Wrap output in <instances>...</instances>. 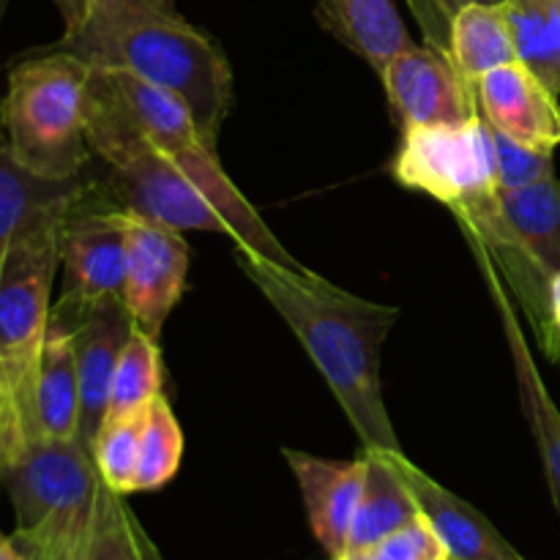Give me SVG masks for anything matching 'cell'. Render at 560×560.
Masks as SVG:
<instances>
[{
    "label": "cell",
    "mask_w": 560,
    "mask_h": 560,
    "mask_svg": "<svg viewBox=\"0 0 560 560\" xmlns=\"http://www.w3.org/2000/svg\"><path fill=\"white\" fill-rule=\"evenodd\" d=\"M235 262L304 345L364 448H402L381 388V350L399 312L244 246H235Z\"/></svg>",
    "instance_id": "1"
},
{
    "label": "cell",
    "mask_w": 560,
    "mask_h": 560,
    "mask_svg": "<svg viewBox=\"0 0 560 560\" xmlns=\"http://www.w3.org/2000/svg\"><path fill=\"white\" fill-rule=\"evenodd\" d=\"M55 47L69 49L91 66L124 69L148 85L178 98L208 142L233 104V71L222 47L186 22L178 11H107Z\"/></svg>",
    "instance_id": "2"
},
{
    "label": "cell",
    "mask_w": 560,
    "mask_h": 560,
    "mask_svg": "<svg viewBox=\"0 0 560 560\" xmlns=\"http://www.w3.org/2000/svg\"><path fill=\"white\" fill-rule=\"evenodd\" d=\"M85 135L91 153L107 167V180L98 186L120 211L156 219L180 233L197 230L233 238L222 211L156 145L104 66H91Z\"/></svg>",
    "instance_id": "3"
},
{
    "label": "cell",
    "mask_w": 560,
    "mask_h": 560,
    "mask_svg": "<svg viewBox=\"0 0 560 560\" xmlns=\"http://www.w3.org/2000/svg\"><path fill=\"white\" fill-rule=\"evenodd\" d=\"M69 208L22 230L0 257V470L36 438L33 386L52 320L60 228Z\"/></svg>",
    "instance_id": "4"
},
{
    "label": "cell",
    "mask_w": 560,
    "mask_h": 560,
    "mask_svg": "<svg viewBox=\"0 0 560 560\" xmlns=\"http://www.w3.org/2000/svg\"><path fill=\"white\" fill-rule=\"evenodd\" d=\"M91 63L52 47L11 66L0 98V126L11 156L38 178L85 175L93 153L85 135Z\"/></svg>",
    "instance_id": "5"
},
{
    "label": "cell",
    "mask_w": 560,
    "mask_h": 560,
    "mask_svg": "<svg viewBox=\"0 0 560 560\" xmlns=\"http://www.w3.org/2000/svg\"><path fill=\"white\" fill-rule=\"evenodd\" d=\"M25 560H80L96 520L102 476L80 438H33L0 470Z\"/></svg>",
    "instance_id": "6"
},
{
    "label": "cell",
    "mask_w": 560,
    "mask_h": 560,
    "mask_svg": "<svg viewBox=\"0 0 560 560\" xmlns=\"http://www.w3.org/2000/svg\"><path fill=\"white\" fill-rule=\"evenodd\" d=\"M104 69H107V66H104ZM109 71H113L115 82H118L120 93L126 96L129 107L135 109L137 120L145 126V131L156 140V145L162 148V151L173 159V164H178L180 173H184L191 184L200 186L202 195L222 211V217L228 219L230 228H233L235 246H244V249L255 252V255L266 257V260L271 262H279V266L284 268H293V271H310L304 262L295 260V257L279 244V238L271 233V228L262 222L260 213H257L255 208H252V202L241 195L238 186L228 178L222 162H219L217 145L200 135V129L195 126L191 115L180 107L178 98L159 91V88L148 85L140 77L129 74V71L124 69Z\"/></svg>",
    "instance_id": "7"
},
{
    "label": "cell",
    "mask_w": 560,
    "mask_h": 560,
    "mask_svg": "<svg viewBox=\"0 0 560 560\" xmlns=\"http://www.w3.org/2000/svg\"><path fill=\"white\" fill-rule=\"evenodd\" d=\"M394 175L402 186L430 195L454 213L495 197L501 184L492 126L479 113L465 124L419 126L402 131Z\"/></svg>",
    "instance_id": "8"
},
{
    "label": "cell",
    "mask_w": 560,
    "mask_h": 560,
    "mask_svg": "<svg viewBox=\"0 0 560 560\" xmlns=\"http://www.w3.org/2000/svg\"><path fill=\"white\" fill-rule=\"evenodd\" d=\"M63 293L58 306H85L124 301L126 222L124 211L104 195L96 180L69 208L60 228Z\"/></svg>",
    "instance_id": "9"
},
{
    "label": "cell",
    "mask_w": 560,
    "mask_h": 560,
    "mask_svg": "<svg viewBox=\"0 0 560 560\" xmlns=\"http://www.w3.org/2000/svg\"><path fill=\"white\" fill-rule=\"evenodd\" d=\"M126 282L124 306L135 328L159 339L170 312L186 290L189 244L180 230L140 213L124 211Z\"/></svg>",
    "instance_id": "10"
},
{
    "label": "cell",
    "mask_w": 560,
    "mask_h": 560,
    "mask_svg": "<svg viewBox=\"0 0 560 560\" xmlns=\"http://www.w3.org/2000/svg\"><path fill=\"white\" fill-rule=\"evenodd\" d=\"M402 131L419 126L465 124L479 115L476 85H470L443 47L410 44L377 74Z\"/></svg>",
    "instance_id": "11"
},
{
    "label": "cell",
    "mask_w": 560,
    "mask_h": 560,
    "mask_svg": "<svg viewBox=\"0 0 560 560\" xmlns=\"http://www.w3.org/2000/svg\"><path fill=\"white\" fill-rule=\"evenodd\" d=\"M52 315L69 326L74 339L77 375H80V441L91 448L107 416L115 370L124 345L135 331V320L126 312L124 301H107L85 310L55 304Z\"/></svg>",
    "instance_id": "12"
},
{
    "label": "cell",
    "mask_w": 560,
    "mask_h": 560,
    "mask_svg": "<svg viewBox=\"0 0 560 560\" xmlns=\"http://www.w3.org/2000/svg\"><path fill=\"white\" fill-rule=\"evenodd\" d=\"M282 454L299 481L312 534L328 556H342L350 545L355 512L364 492V454L350 463L315 457V454L293 452V448H284Z\"/></svg>",
    "instance_id": "13"
},
{
    "label": "cell",
    "mask_w": 560,
    "mask_h": 560,
    "mask_svg": "<svg viewBox=\"0 0 560 560\" xmlns=\"http://www.w3.org/2000/svg\"><path fill=\"white\" fill-rule=\"evenodd\" d=\"M476 98L487 124L501 135L550 153L560 145L558 96L520 60L487 71L476 82Z\"/></svg>",
    "instance_id": "14"
},
{
    "label": "cell",
    "mask_w": 560,
    "mask_h": 560,
    "mask_svg": "<svg viewBox=\"0 0 560 560\" xmlns=\"http://www.w3.org/2000/svg\"><path fill=\"white\" fill-rule=\"evenodd\" d=\"M394 465H397L399 476L408 485L410 495H413L419 514L427 520L432 530H435L438 539L446 547L448 558L452 560H525L501 536V530H495V525L474 509L470 503H465L463 498H457L454 492H448L446 487L438 485L432 476H427L419 465L410 463L402 454V448H394L392 452Z\"/></svg>",
    "instance_id": "15"
},
{
    "label": "cell",
    "mask_w": 560,
    "mask_h": 560,
    "mask_svg": "<svg viewBox=\"0 0 560 560\" xmlns=\"http://www.w3.org/2000/svg\"><path fill=\"white\" fill-rule=\"evenodd\" d=\"M481 266H485L487 284H490L492 290V299H495L498 315H501V323H503V334H506L509 350H512L523 416L525 421H528L536 446H539L547 487H550L552 503H556V509L560 512V410L556 399H552L550 392H547L539 370H536V361L534 355H530L528 342H525L523 323H520L517 310H514L506 288L501 284V273L495 271V266H492L485 255H481Z\"/></svg>",
    "instance_id": "16"
},
{
    "label": "cell",
    "mask_w": 560,
    "mask_h": 560,
    "mask_svg": "<svg viewBox=\"0 0 560 560\" xmlns=\"http://www.w3.org/2000/svg\"><path fill=\"white\" fill-rule=\"evenodd\" d=\"M33 430L36 438L71 441L80 438V375H77L74 339L69 326L52 315L36 386H33Z\"/></svg>",
    "instance_id": "17"
},
{
    "label": "cell",
    "mask_w": 560,
    "mask_h": 560,
    "mask_svg": "<svg viewBox=\"0 0 560 560\" xmlns=\"http://www.w3.org/2000/svg\"><path fill=\"white\" fill-rule=\"evenodd\" d=\"M323 27L381 74L388 60L408 49L410 33L394 0H320Z\"/></svg>",
    "instance_id": "18"
},
{
    "label": "cell",
    "mask_w": 560,
    "mask_h": 560,
    "mask_svg": "<svg viewBox=\"0 0 560 560\" xmlns=\"http://www.w3.org/2000/svg\"><path fill=\"white\" fill-rule=\"evenodd\" d=\"M88 175L71 180H49L27 173L5 145L3 126H0V257L11 241L49 213L66 211L82 189Z\"/></svg>",
    "instance_id": "19"
},
{
    "label": "cell",
    "mask_w": 560,
    "mask_h": 560,
    "mask_svg": "<svg viewBox=\"0 0 560 560\" xmlns=\"http://www.w3.org/2000/svg\"><path fill=\"white\" fill-rule=\"evenodd\" d=\"M459 74L476 85L487 71L517 60L506 5L468 3L448 16V42L443 47Z\"/></svg>",
    "instance_id": "20"
},
{
    "label": "cell",
    "mask_w": 560,
    "mask_h": 560,
    "mask_svg": "<svg viewBox=\"0 0 560 560\" xmlns=\"http://www.w3.org/2000/svg\"><path fill=\"white\" fill-rule=\"evenodd\" d=\"M394 452V448H392ZM386 448H364L366 476L348 550H370L419 517L413 495Z\"/></svg>",
    "instance_id": "21"
},
{
    "label": "cell",
    "mask_w": 560,
    "mask_h": 560,
    "mask_svg": "<svg viewBox=\"0 0 560 560\" xmlns=\"http://www.w3.org/2000/svg\"><path fill=\"white\" fill-rule=\"evenodd\" d=\"M501 208L530 260L547 277L560 273V184L556 175L525 189H501Z\"/></svg>",
    "instance_id": "22"
},
{
    "label": "cell",
    "mask_w": 560,
    "mask_h": 560,
    "mask_svg": "<svg viewBox=\"0 0 560 560\" xmlns=\"http://www.w3.org/2000/svg\"><path fill=\"white\" fill-rule=\"evenodd\" d=\"M517 60L560 93V0H503Z\"/></svg>",
    "instance_id": "23"
},
{
    "label": "cell",
    "mask_w": 560,
    "mask_h": 560,
    "mask_svg": "<svg viewBox=\"0 0 560 560\" xmlns=\"http://www.w3.org/2000/svg\"><path fill=\"white\" fill-rule=\"evenodd\" d=\"M162 383L164 370L159 339L148 337L145 331L135 328L129 342L124 345V353H120L118 359L107 416L142 413L159 394H164ZM107 416H104V419H107Z\"/></svg>",
    "instance_id": "24"
},
{
    "label": "cell",
    "mask_w": 560,
    "mask_h": 560,
    "mask_svg": "<svg viewBox=\"0 0 560 560\" xmlns=\"http://www.w3.org/2000/svg\"><path fill=\"white\" fill-rule=\"evenodd\" d=\"M180 457H184V432L167 397L159 394L142 416L135 492H151L167 485L178 474Z\"/></svg>",
    "instance_id": "25"
},
{
    "label": "cell",
    "mask_w": 560,
    "mask_h": 560,
    "mask_svg": "<svg viewBox=\"0 0 560 560\" xmlns=\"http://www.w3.org/2000/svg\"><path fill=\"white\" fill-rule=\"evenodd\" d=\"M145 410L135 416H107L102 427H98V435L91 446L98 476L118 495L135 492L137 463H140L142 416H145Z\"/></svg>",
    "instance_id": "26"
},
{
    "label": "cell",
    "mask_w": 560,
    "mask_h": 560,
    "mask_svg": "<svg viewBox=\"0 0 560 560\" xmlns=\"http://www.w3.org/2000/svg\"><path fill=\"white\" fill-rule=\"evenodd\" d=\"M120 498L124 495L102 485L96 520H93V530L88 536V545L80 560H145L129 509L124 506Z\"/></svg>",
    "instance_id": "27"
},
{
    "label": "cell",
    "mask_w": 560,
    "mask_h": 560,
    "mask_svg": "<svg viewBox=\"0 0 560 560\" xmlns=\"http://www.w3.org/2000/svg\"><path fill=\"white\" fill-rule=\"evenodd\" d=\"M495 140V162H498V184L501 189H525L539 180L552 178V153L528 148L512 137L492 129Z\"/></svg>",
    "instance_id": "28"
},
{
    "label": "cell",
    "mask_w": 560,
    "mask_h": 560,
    "mask_svg": "<svg viewBox=\"0 0 560 560\" xmlns=\"http://www.w3.org/2000/svg\"><path fill=\"white\" fill-rule=\"evenodd\" d=\"M366 552H370L372 560H452L446 547H443V541L438 539L435 530L427 525V520L421 514L413 523L394 530L392 536L377 541Z\"/></svg>",
    "instance_id": "29"
},
{
    "label": "cell",
    "mask_w": 560,
    "mask_h": 560,
    "mask_svg": "<svg viewBox=\"0 0 560 560\" xmlns=\"http://www.w3.org/2000/svg\"><path fill=\"white\" fill-rule=\"evenodd\" d=\"M107 11H175V0H91V14Z\"/></svg>",
    "instance_id": "30"
},
{
    "label": "cell",
    "mask_w": 560,
    "mask_h": 560,
    "mask_svg": "<svg viewBox=\"0 0 560 560\" xmlns=\"http://www.w3.org/2000/svg\"><path fill=\"white\" fill-rule=\"evenodd\" d=\"M52 3L58 5L60 20H63V36L80 31L91 14V0H52Z\"/></svg>",
    "instance_id": "31"
},
{
    "label": "cell",
    "mask_w": 560,
    "mask_h": 560,
    "mask_svg": "<svg viewBox=\"0 0 560 560\" xmlns=\"http://www.w3.org/2000/svg\"><path fill=\"white\" fill-rule=\"evenodd\" d=\"M550 306H552V317H556V326L560 331V273H552L550 277Z\"/></svg>",
    "instance_id": "32"
},
{
    "label": "cell",
    "mask_w": 560,
    "mask_h": 560,
    "mask_svg": "<svg viewBox=\"0 0 560 560\" xmlns=\"http://www.w3.org/2000/svg\"><path fill=\"white\" fill-rule=\"evenodd\" d=\"M0 560H25L22 558V552L16 550L14 539H9V536L0 534Z\"/></svg>",
    "instance_id": "33"
},
{
    "label": "cell",
    "mask_w": 560,
    "mask_h": 560,
    "mask_svg": "<svg viewBox=\"0 0 560 560\" xmlns=\"http://www.w3.org/2000/svg\"><path fill=\"white\" fill-rule=\"evenodd\" d=\"M438 3L446 9V14L452 16L459 5H468V3H501V0H438Z\"/></svg>",
    "instance_id": "34"
},
{
    "label": "cell",
    "mask_w": 560,
    "mask_h": 560,
    "mask_svg": "<svg viewBox=\"0 0 560 560\" xmlns=\"http://www.w3.org/2000/svg\"><path fill=\"white\" fill-rule=\"evenodd\" d=\"M334 560H372L366 550H345L342 556H337Z\"/></svg>",
    "instance_id": "35"
}]
</instances>
